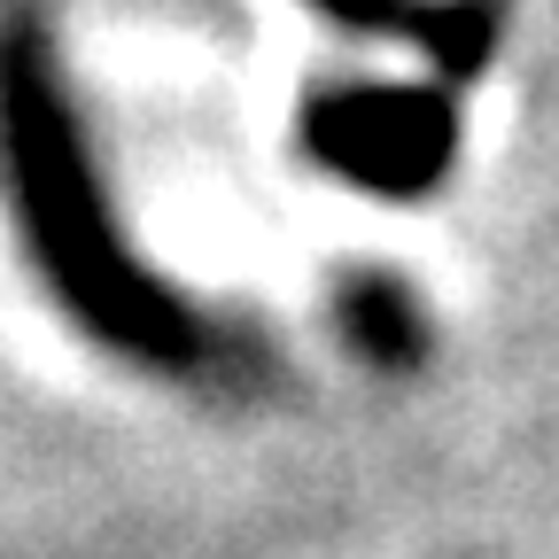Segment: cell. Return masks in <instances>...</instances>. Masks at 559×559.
Segmentation results:
<instances>
[{"instance_id": "obj_1", "label": "cell", "mask_w": 559, "mask_h": 559, "mask_svg": "<svg viewBox=\"0 0 559 559\" xmlns=\"http://www.w3.org/2000/svg\"><path fill=\"white\" fill-rule=\"evenodd\" d=\"M319 148L334 164H349L358 179L373 187H412V179H428L451 148V132H443V109H412V102H366L358 117H319Z\"/></svg>"}]
</instances>
